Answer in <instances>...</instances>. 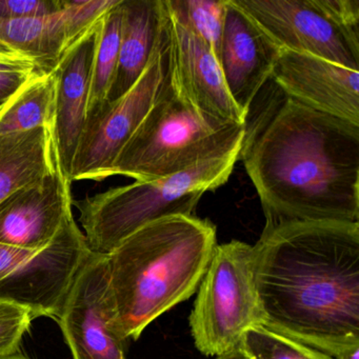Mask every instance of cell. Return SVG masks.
<instances>
[{"label":"cell","instance_id":"obj_7","mask_svg":"<svg viewBox=\"0 0 359 359\" xmlns=\"http://www.w3.org/2000/svg\"><path fill=\"white\" fill-rule=\"evenodd\" d=\"M281 50L359 71V0H232Z\"/></svg>","mask_w":359,"mask_h":359},{"label":"cell","instance_id":"obj_23","mask_svg":"<svg viewBox=\"0 0 359 359\" xmlns=\"http://www.w3.org/2000/svg\"><path fill=\"white\" fill-rule=\"evenodd\" d=\"M121 0H62L66 51ZM65 51V52H66Z\"/></svg>","mask_w":359,"mask_h":359},{"label":"cell","instance_id":"obj_28","mask_svg":"<svg viewBox=\"0 0 359 359\" xmlns=\"http://www.w3.org/2000/svg\"><path fill=\"white\" fill-rule=\"evenodd\" d=\"M335 359H359V346L348 348L341 354L338 355Z\"/></svg>","mask_w":359,"mask_h":359},{"label":"cell","instance_id":"obj_17","mask_svg":"<svg viewBox=\"0 0 359 359\" xmlns=\"http://www.w3.org/2000/svg\"><path fill=\"white\" fill-rule=\"evenodd\" d=\"M60 167L55 133L46 128L0 134V203Z\"/></svg>","mask_w":359,"mask_h":359},{"label":"cell","instance_id":"obj_4","mask_svg":"<svg viewBox=\"0 0 359 359\" xmlns=\"http://www.w3.org/2000/svg\"><path fill=\"white\" fill-rule=\"evenodd\" d=\"M247 125L226 123L194 108L165 72L148 114L117 156L109 177L151 182L187 171L243 147Z\"/></svg>","mask_w":359,"mask_h":359},{"label":"cell","instance_id":"obj_20","mask_svg":"<svg viewBox=\"0 0 359 359\" xmlns=\"http://www.w3.org/2000/svg\"><path fill=\"white\" fill-rule=\"evenodd\" d=\"M121 3L123 0L102 18V32L94 62L93 79L87 116L106 102L111 86L114 81L121 46L123 18Z\"/></svg>","mask_w":359,"mask_h":359},{"label":"cell","instance_id":"obj_18","mask_svg":"<svg viewBox=\"0 0 359 359\" xmlns=\"http://www.w3.org/2000/svg\"><path fill=\"white\" fill-rule=\"evenodd\" d=\"M0 41L34 62L41 73H52L66 51L62 11L45 18L0 20Z\"/></svg>","mask_w":359,"mask_h":359},{"label":"cell","instance_id":"obj_1","mask_svg":"<svg viewBox=\"0 0 359 359\" xmlns=\"http://www.w3.org/2000/svg\"><path fill=\"white\" fill-rule=\"evenodd\" d=\"M253 272L262 325L334 358L359 346V222L264 226Z\"/></svg>","mask_w":359,"mask_h":359},{"label":"cell","instance_id":"obj_13","mask_svg":"<svg viewBox=\"0 0 359 359\" xmlns=\"http://www.w3.org/2000/svg\"><path fill=\"white\" fill-rule=\"evenodd\" d=\"M71 184L58 167L6 198L0 203V243L47 247L73 213Z\"/></svg>","mask_w":359,"mask_h":359},{"label":"cell","instance_id":"obj_24","mask_svg":"<svg viewBox=\"0 0 359 359\" xmlns=\"http://www.w3.org/2000/svg\"><path fill=\"white\" fill-rule=\"evenodd\" d=\"M32 319V314L27 309L0 302V357L18 354Z\"/></svg>","mask_w":359,"mask_h":359},{"label":"cell","instance_id":"obj_29","mask_svg":"<svg viewBox=\"0 0 359 359\" xmlns=\"http://www.w3.org/2000/svg\"><path fill=\"white\" fill-rule=\"evenodd\" d=\"M215 359H247L245 355L241 351H233V352L228 353V354L222 355V356L216 357Z\"/></svg>","mask_w":359,"mask_h":359},{"label":"cell","instance_id":"obj_5","mask_svg":"<svg viewBox=\"0 0 359 359\" xmlns=\"http://www.w3.org/2000/svg\"><path fill=\"white\" fill-rule=\"evenodd\" d=\"M241 149L176 175L135 182L73 201L90 251L109 255L130 235L151 222L170 216L195 215L203 195L228 182Z\"/></svg>","mask_w":359,"mask_h":359},{"label":"cell","instance_id":"obj_3","mask_svg":"<svg viewBox=\"0 0 359 359\" xmlns=\"http://www.w3.org/2000/svg\"><path fill=\"white\" fill-rule=\"evenodd\" d=\"M216 226L176 215L142 226L108 255L111 287L126 340L198 290L214 250Z\"/></svg>","mask_w":359,"mask_h":359},{"label":"cell","instance_id":"obj_22","mask_svg":"<svg viewBox=\"0 0 359 359\" xmlns=\"http://www.w3.org/2000/svg\"><path fill=\"white\" fill-rule=\"evenodd\" d=\"M239 351L247 359H335L327 353L281 335L264 325L245 332Z\"/></svg>","mask_w":359,"mask_h":359},{"label":"cell","instance_id":"obj_2","mask_svg":"<svg viewBox=\"0 0 359 359\" xmlns=\"http://www.w3.org/2000/svg\"><path fill=\"white\" fill-rule=\"evenodd\" d=\"M241 157L266 228L359 222V126L285 96L276 110L245 130Z\"/></svg>","mask_w":359,"mask_h":359},{"label":"cell","instance_id":"obj_15","mask_svg":"<svg viewBox=\"0 0 359 359\" xmlns=\"http://www.w3.org/2000/svg\"><path fill=\"white\" fill-rule=\"evenodd\" d=\"M102 18L62 54L53 71L56 79V150L60 170L70 182L75 153L87 121Z\"/></svg>","mask_w":359,"mask_h":359},{"label":"cell","instance_id":"obj_12","mask_svg":"<svg viewBox=\"0 0 359 359\" xmlns=\"http://www.w3.org/2000/svg\"><path fill=\"white\" fill-rule=\"evenodd\" d=\"M271 79L285 97L359 126V71L316 56L281 50Z\"/></svg>","mask_w":359,"mask_h":359},{"label":"cell","instance_id":"obj_16","mask_svg":"<svg viewBox=\"0 0 359 359\" xmlns=\"http://www.w3.org/2000/svg\"><path fill=\"white\" fill-rule=\"evenodd\" d=\"M118 64L106 102H114L140 81L150 64L163 27L161 0H123Z\"/></svg>","mask_w":359,"mask_h":359},{"label":"cell","instance_id":"obj_27","mask_svg":"<svg viewBox=\"0 0 359 359\" xmlns=\"http://www.w3.org/2000/svg\"><path fill=\"white\" fill-rule=\"evenodd\" d=\"M1 72H41V71L33 62L28 60L0 57V73Z\"/></svg>","mask_w":359,"mask_h":359},{"label":"cell","instance_id":"obj_26","mask_svg":"<svg viewBox=\"0 0 359 359\" xmlns=\"http://www.w3.org/2000/svg\"><path fill=\"white\" fill-rule=\"evenodd\" d=\"M36 73L41 72L0 73V110Z\"/></svg>","mask_w":359,"mask_h":359},{"label":"cell","instance_id":"obj_30","mask_svg":"<svg viewBox=\"0 0 359 359\" xmlns=\"http://www.w3.org/2000/svg\"><path fill=\"white\" fill-rule=\"evenodd\" d=\"M0 359H28V358H26V357H25V356H22V355L14 354V355H11V356L0 357Z\"/></svg>","mask_w":359,"mask_h":359},{"label":"cell","instance_id":"obj_14","mask_svg":"<svg viewBox=\"0 0 359 359\" xmlns=\"http://www.w3.org/2000/svg\"><path fill=\"white\" fill-rule=\"evenodd\" d=\"M281 49L232 0H226L219 62L229 94L248 117Z\"/></svg>","mask_w":359,"mask_h":359},{"label":"cell","instance_id":"obj_25","mask_svg":"<svg viewBox=\"0 0 359 359\" xmlns=\"http://www.w3.org/2000/svg\"><path fill=\"white\" fill-rule=\"evenodd\" d=\"M62 11V0H0V20H25Z\"/></svg>","mask_w":359,"mask_h":359},{"label":"cell","instance_id":"obj_6","mask_svg":"<svg viewBox=\"0 0 359 359\" xmlns=\"http://www.w3.org/2000/svg\"><path fill=\"white\" fill-rule=\"evenodd\" d=\"M262 325L253 272V245H217L190 315L195 346L205 356L239 350L248 330Z\"/></svg>","mask_w":359,"mask_h":359},{"label":"cell","instance_id":"obj_9","mask_svg":"<svg viewBox=\"0 0 359 359\" xmlns=\"http://www.w3.org/2000/svg\"><path fill=\"white\" fill-rule=\"evenodd\" d=\"M167 72V43L163 24L150 64L140 81L114 102H104L88 115L75 153L71 182L109 177L111 168L150 111Z\"/></svg>","mask_w":359,"mask_h":359},{"label":"cell","instance_id":"obj_21","mask_svg":"<svg viewBox=\"0 0 359 359\" xmlns=\"http://www.w3.org/2000/svg\"><path fill=\"white\" fill-rule=\"evenodd\" d=\"M167 5L172 13L198 36L218 60L226 0H167Z\"/></svg>","mask_w":359,"mask_h":359},{"label":"cell","instance_id":"obj_10","mask_svg":"<svg viewBox=\"0 0 359 359\" xmlns=\"http://www.w3.org/2000/svg\"><path fill=\"white\" fill-rule=\"evenodd\" d=\"M56 319L73 359H126L108 255L90 251Z\"/></svg>","mask_w":359,"mask_h":359},{"label":"cell","instance_id":"obj_11","mask_svg":"<svg viewBox=\"0 0 359 359\" xmlns=\"http://www.w3.org/2000/svg\"><path fill=\"white\" fill-rule=\"evenodd\" d=\"M167 43V70L180 93L196 110L226 123L247 125L224 83L217 58L161 0Z\"/></svg>","mask_w":359,"mask_h":359},{"label":"cell","instance_id":"obj_19","mask_svg":"<svg viewBox=\"0 0 359 359\" xmlns=\"http://www.w3.org/2000/svg\"><path fill=\"white\" fill-rule=\"evenodd\" d=\"M56 79L36 73L0 110V134L46 128L55 133Z\"/></svg>","mask_w":359,"mask_h":359},{"label":"cell","instance_id":"obj_8","mask_svg":"<svg viewBox=\"0 0 359 359\" xmlns=\"http://www.w3.org/2000/svg\"><path fill=\"white\" fill-rule=\"evenodd\" d=\"M90 253L73 213L41 250L0 243V302L39 316L57 318L71 285Z\"/></svg>","mask_w":359,"mask_h":359}]
</instances>
